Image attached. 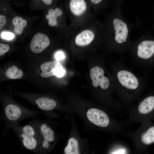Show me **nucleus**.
<instances>
[{
    "instance_id": "obj_1",
    "label": "nucleus",
    "mask_w": 154,
    "mask_h": 154,
    "mask_svg": "<svg viewBox=\"0 0 154 154\" xmlns=\"http://www.w3.org/2000/svg\"><path fill=\"white\" fill-rule=\"evenodd\" d=\"M112 11L106 16L103 24L104 38L112 51L119 54L128 51L132 41L130 39L131 31L135 26L123 17L121 5L123 1L114 0Z\"/></svg>"
},
{
    "instance_id": "obj_2",
    "label": "nucleus",
    "mask_w": 154,
    "mask_h": 154,
    "mask_svg": "<svg viewBox=\"0 0 154 154\" xmlns=\"http://www.w3.org/2000/svg\"><path fill=\"white\" fill-rule=\"evenodd\" d=\"M114 90L123 108L127 109L141 96L145 85L143 77L126 66L121 60L113 67Z\"/></svg>"
},
{
    "instance_id": "obj_3",
    "label": "nucleus",
    "mask_w": 154,
    "mask_h": 154,
    "mask_svg": "<svg viewBox=\"0 0 154 154\" xmlns=\"http://www.w3.org/2000/svg\"><path fill=\"white\" fill-rule=\"evenodd\" d=\"M135 65L141 67L154 58V35L149 33L142 35L132 41L128 51Z\"/></svg>"
},
{
    "instance_id": "obj_4",
    "label": "nucleus",
    "mask_w": 154,
    "mask_h": 154,
    "mask_svg": "<svg viewBox=\"0 0 154 154\" xmlns=\"http://www.w3.org/2000/svg\"><path fill=\"white\" fill-rule=\"evenodd\" d=\"M137 100L128 111V118L126 121L129 124L154 118V95L141 97Z\"/></svg>"
},
{
    "instance_id": "obj_5",
    "label": "nucleus",
    "mask_w": 154,
    "mask_h": 154,
    "mask_svg": "<svg viewBox=\"0 0 154 154\" xmlns=\"http://www.w3.org/2000/svg\"><path fill=\"white\" fill-rule=\"evenodd\" d=\"M136 130L123 133L131 140L136 153L143 152L149 145L154 143V125L150 124L149 120H146L141 123Z\"/></svg>"
},
{
    "instance_id": "obj_6",
    "label": "nucleus",
    "mask_w": 154,
    "mask_h": 154,
    "mask_svg": "<svg viewBox=\"0 0 154 154\" xmlns=\"http://www.w3.org/2000/svg\"><path fill=\"white\" fill-rule=\"evenodd\" d=\"M92 85L95 88L99 87L102 90L106 91L110 89L112 85L114 86V81H111L108 76H105L104 69L102 67L97 66L92 68L90 72Z\"/></svg>"
},
{
    "instance_id": "obj_7",
    "label": "nucleus",
    "mask_w": 154,
    "mask_h": 154,
    "mask_svg": "<svg viewBox=\"0 0 154 154\" xmlns=\"http://www.w3.org/2000/svg\"><path fill=\"white\" fill-rule=\"evenodd\" d=\"M20 137L23 146L29 150L35 149L39 145L37 133L31 125H26L22 128Z\"/></svg>"
},
{
    "instance_id": "obj_8",
    "label": "nucleus",
    "mask_w": 154,
    "mask_h": 154,
    "mask_svg": "<svg viewBox=\"0 0 154 154\" xmlns=\"http://www.w3.org/2000/svg\"><path fill=\"white\" fill-rule=\"evenodd\" d=\"M88 119L92 123L99 127L106 128L111 123L108 115L103 110L96 108L89 109L87 112Z\"/></svg>"
},
{
    "instance_id": "obj_9",
    "label": "nucleus",
    "mask_w": 154,
    "mask_h": 154,
    "mask_svg": "<svg viewBox=\"0 0 154 154\" xmlns=\"http://www.w3.org/2000/svg\"><path fill=\"white\" fill-rule=\"evenodd\" d=\"M69 10L70 16L73 21L82 19L88 14L87 5L84 0H70Z\"/></svg>"
},
{
    "instance_id": "obj_10",
    "label": "nucleus",
    "mask_w": 154,
    "mask_h": 154,
    "mask_svg": "<svg viewBox=\"0 0 154 154\" xmlns=\"http://www.w3.org/2000/svg\"><path fill=\"white\" fill-rule=\"evenodd\" d=\"M50 44L49 39L46 35L38 33L32 38L30 44V48L33 52L39 53L46 48Z\"/></svg>"
},
{
    "instance_id": "obj_11",
    "label": "nucleus",
    "mask_w": 154,
    "mask_h": 154,
    "mask_svg": "<svg viewBox=\"0 0 154 154\" xmlns=\"http://www.w3.org/2000/svg\"><path fill=\"white\" fill-rule=\"evenodd\" d=\"M39 130L41 137L39 145L42 149L45 150L49 148L50 143L54 141V132L46 123L41 124Z\"/></svg>"
},
{
    "instance_id": "obj_12",
    "label": "nucleus",
    "mask_w": 154,
    "mask_h": 154,
    "mask_svg": "<svg viewBox=\"0 0 154 154\" xmlns=\"http://www.w3.org/2000/svg\"><path fill=\"white\" fill-rule=\"evenodd\" d=\"M6 117L9 121H15L19 119L23 114V111L19 107L14 104H9L4 109Z\"/></svg>"
},
{
    "instance_id": "obj_13",
    "label": "nucleus",
    "mask_w": 154,
    "mask_h": 154,
    "mask_svg": "<svg viewBox=\"0 0 154 154\" xmlns=\"http://www.w3.org/2000/svg\"><path fill=\"white\" fill-rule=\"evenodd\" d=\"M62 66L58 61L47 62L41 64L40 69L42 72L40 76L42 77L47 78L54 76V72L58 67Z\"/></svg>"
},
{
    "instance_id": "obj_14",
    "label": "nucleus",
    "mask_w": 154,
    "mask_h": 154,
    "mask_svg": "<svg viewBox=\"0 0 154 154\" xmlns=\"http://www.w3.org/2000/svg\"><path fill=\"white\" fill-rule=\"evenodd\" d=\"M35 103L40 109L46 111L53 110L57 105L54 100L45 97L38 98L36 100Z\"/></svg>"
},
{
    "instance_id": "obj_15",
    "label": "nucleus",
    "mask_w": 154,
    "mask_h": 154,
    "mask_svg": "<svg viewBox=\"0 0 154 154\" xmlns=\"http://www.w3.org/2000/svg\"><path fill=\"white\" fill-rule=\"evenodd\" d=\"M62 13V11L58 7H56L54 9H49L48 11V14L46 16V19L48 20V25L52 27L57 26L58 23V18Z\"/></svg>"
},
{
    "instance_id": "obj_16",
    "label": "nucleus",
    "mask_w": 154,
    "mask_h": 154,
    "mask_svg": "<svg viewBox=\"0 0 154 154\" xmlns=\"http://www.w3.org/2000/svg\"><path fill=\"white\" fill-rule=\"evenodd\" d=\"M12 23L15 27L14 33L17 35H20L22 33L24 28L27 26V24L25 19L18 16L13 18Z\"/></svg>"
},
{
    "instance_id": "obj_17",
    "label": "nucleus",
    "mask_w": 154,
    "mask_h": 154,
    "mask_svg": "<svg viewBox=\"0 0 154 154\" xmlns=\"http://www.w3.org/2000/svg\"><path fill=\"white\" fill-rule=\"evenodd\" d=\"M5 75L8 78L13 79H19L23 75V72L16 66H13L9 68L7 70Z\"/></svg>"
},
{
    "instance_id": "obj_18",
    "label": "nucleus",
    "mask_w": 154,
    "mask_h": 154,
    "mask_svg": "<svg viewBox=\"0 0 154 154\" xmlns=\"http://www.w3.org/2000/svg\"><path fill=\"white\" fill-rule=\"evenodd\" d=\"M64 153L66 154H78L79 153L78 141L75 139L72 138L68 141L65 147Z\"/></svg>"
},
{
    "instance_id": "obj_19",
    "label": "nucleus",
    "mask_w": 154,
    "mask_h": 154,
    "mask_svg": "<svg viewBox=\"0 0 154 154\" xmlns=\"http://www.w3.org/2000/svg\"><path fill=\"white\" fill-rule=\"evenodd\" d=\"M130 151L129 147L124 144L118 142L115 144L110 153L114 154H129Z\"/></svg>"
},
{
    "instance_id": "obj_20",
    "label": "nucleus",
    "mask_w": 154,
    "mask_h": 154,
    "mask_svg": "<svg viewBox=\"0 0 154 154\" xmlns=\"http://www.w3.org/2000/svg\"><path fill=\"white\" fill-rule=\"evenodd\" d=\"M65 71L62 66L57 67L55 70L54 75L58 77H61L64 75Z\"/></svg>"
},
{
    "instance_id": "obj_21",
    "label": "nucleus",
    "mask_w": 154,
    "mask_h": 154,
    "mask_svg": "<svg viewBox=\"0 0 154 154\" xmlns=\"http://www.w3.org/2000/svg\"><path fill=\"white\" fill-rule=\"evenodd\" d=\"M9 49V46L7 44L0 43V55L1 56L7 52Z\"/></svg>"
},
{
    "instance_id": "obj_22",
    "label": "nucleus",
    "mask_w": 154,
    "mask_h": 154,
    "mask_svg": "<svg viewBox=\"0 0 154 154\" xmlns=\"http://www.w3.org/2000/svg\"><path fill=\"white\" fill-rule=\"evenodd\" d=\"M2 38L7 40H10L14 37L13 34L10 32H5L2 33L1 35Z\"/></svg>"
},
{
    "instance_id": "obj_23",
    "label": "nucleus",
    "mask_w": 154,
    "mask_h": 154,
    "mask_svg": "<svg viewBox=\"0 0 154 154\" xmlns=\"http://www.w3.org/2000/svg\"><path fill=\"white\" fill-rule=\"evenodd\" d=\"M7 20L6 17L3 15L0 16V30L3 29L6 24Z\"/></svg>"
},
{
    "instance_id": "obj_24",
    "label": "nucleus",
    "mask_w": 154,
    "mask_h": 154,
    "mask_svg": "<svg viewBox=\"0 0 154 154\" xmlns=\"http://www.w3.org/2000/svg\"><path fill=\"white\" fill-rule=\"evenodd\" d=\"M55 58L57 61H59L64 59L65 56L63 53L61 51L57 52L55 54Z\"/></svg>"
},
{
    "instance_id": "obj_25",
    "label": "nucleus",
    "mask_w": 154,
    "mask_h": 154,
    "mask_svg": "<svg viewBox=\"0 0 154 154\" xmlns=\"http://www.w3.org/2000/svg\"><path fill=\"white\" fill-rule=\"evenodd\" d=\"M90 1L94 4L98 5L102 4L104 0H90Z\"/></svg>"
},
{
    "instance_id": "obj_26",
    "label": "nucleus",
    "mask_w": 154,
    "mask_h": 154,
    "mask_svg": "<svg viewBox=\"0 0 154 154\" xmlns=\"http://www.w3.org/2000/svg\"><path fill=\"white\" fill-rule=\"evenodd\" d=\"M46 5H50L52 3L53 0H42Z\"/></svg>"
},
{
    "instance_id": "obj_27",
    "label": "nucleus",
    "mask_w": 154,
    "mask_h": 154,
    "mask_svg": "<svg viewBox=\"0 0 154 154\" xmlns=\"http://www.w3.org/2000/svg\"></svg>"
},
{
    "instance_id": "obj_28",
    "label": "nucleus",
    "mask_w": 154,
    "mask_h": 154,
    "mask_svg": "<svg viewBox=\"0 0 154 154\" xmlns=\"http://www.w3.org/2000/svg\"><path fill=\"white\" fill-rule=\"evenodd\" d=\"M122 0L123 1V0Z\"/></svg>"
}]
</instances>
